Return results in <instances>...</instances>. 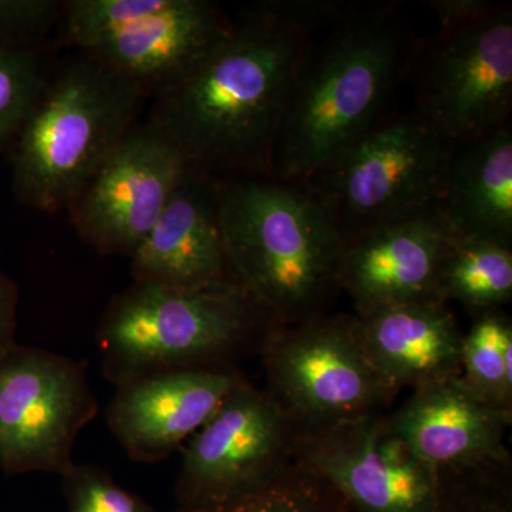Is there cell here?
<instances>
[{
	"label": "cell",
	"instance_id": "1",
	"mask_svg": "<svg viewBox=\"0 0 512 512\" xmlns=\"http://www.w3.org/2000/svg\"><path fill=\"white\" fill-rule=\"evenodd\" d=\"M339 3L268 0L245 9L231 33L146 120L190 170L220 180L272 178L276 137L320 29Z\"/></svg>",
	"mask_w": 512,
	"mask_h": 512
},
{
	"label": "cell",
	"instance_id": "2",
	"mask_svg": "<svg viewBox=\"0 0 512 512\" xmlns=\"http://www.w3.org/2000/svg\"><path fill=\"white\" fill-rule=\"evenodd\" d=\"M421 39L393 3L342 6L303 64L272 157V178L303 184L390 113Z\"/></svg>",
	"mask_w": 512,
	"mask_h": 512
},
{
	"label": "cell",
	"instance_id": "3",
	"mask_svg": "<svg viewBox=\"0 0 512 512\" xmlns=\"http://www.w3.org/2000/svg\"><path fill=\"white\" fill-rule=\"evenodd\" d=\"M220 217L235 279L279 325L328 313L343 241L311 192L274 178L224 180Z\"/></svg>",
	"mask_w": 512,
	"mask_h": 512
},
{
	"label": "cell",
	"instance_id": "4",
	"mask_svg": "<svg viewBox=\"0 0 512 512\" xmlns=\"http://www.w3.org/2000/svg\"><path fill=\"white\" fill-rule=\"evenodd\" d=\"M276 326L238 284L185 292L133 282L104 312L97 345L104 377L119 386L168 370L239 369Z\"/></svg>",
	"mask_w": 512,
	"mask_h": 512
},
{
	"label": "cell",
	"instance_id": "5",
	"mask_svg": "<svg viewBox=\"0 0 512 512\" xmlns=\"http://www.w3.org/2000/svg\"><path fill=\"white\" fill-rule=\"evenodd\" d=\"M147 97L89 56L67 64L37 97L9 147L13 191L37 211L69 207L140 121Z\"/></svg>",
	"mask_w": 512,
	"mask_h": 512
},
{
	"label": "cell",
	"instance_id": "6",
	"mask_svg": "<svg viewBox=\"0 0 512 512\" xmlns=\"http://www.w3.org/2000/svg\"><path fill=\"white\" fill-rule=\"evenodd\" d=\"M457 144L414 113H390L305 183L342 241L433 210Z\"/></svg>",
	"mask_w": 512,
	"mask_h": 512
},
{
	"label": "cell",
	"instance_id": "7",
	"mask_svg": "<svg viewBox=\"0 0 512 512\" xmlns=\"http://www.w3.org/2000/svg\"><path fill=\"white\" fill-rule=\"evenodd\" d=\"M414 113L453 143L512 124V8L474 0L421 39Z\"/></svg>",
	"mask_w": 512,
	"mask_h": 512
},
{
	"label": "cell",
	"instance_id": "8",
	"mask_svg": "<svg viewBox=\"0 0 512 512\" xmlns=\"http://www.w3.org/2000/svg\"><path fill=\"white\" fill-rule=\"evenodd\" d=\"M259 356L266 392L301 431L384 413L399 394L370 362L356 315L276 326Z\"/></svg>",
	"mask_w": 512,
	"mask_h": 512
},
{
	"label": "cell",
	"instance_id": "9",
	"mask_svg": "<svg viewBox=\"0 0 512 512\" xmlns=\"http://www.w3.org/2000/svg\"><path fill=\"white\" fill-rule=\"evenodd\" d=\"M99 414L87 363L19 345L0 356V470L62 477L77 436Z\"/></svg>",
	"mask_w": 512,
	"mask_h": 512
},
{
	"label": "cell",
	"instance_id": "10",
	"mask_svg": "<svg viewBox=\"0 0 512 512\" xmlns=\"http://www.w3.org/2000/svg\"><path fill=\"white\" fill-rule=\"evenodd\" d=\"M299 436L274 397L245 376L184 448L178 507L221 503L274 483L299 460Z\"/></svg>",
	"mask_w": 512,
	"mask_h": 512
},
{
	"label": "cell",
	"instance_id": "11",
	"mask_svg": "<svg viewBox=\"0 0 512 512\" xmlns=\"http://www.w3.org/2000/svg\"><path fill=\"white\" fill-rule=\"evenodd\" d=\"M299 458L352 512H440L439 474L393 430L387 412L301 431Z\"/></svg>",
	"mask_w": 512,
	"mask_h": 512
},
{
	"label": "cell",
	"instance_id": "12",
	"mask_svg": "<svg viewBox=\"0 0 512 512\" xmlns=\"http://www.w3.org/2000/svg\"><path fill=\"white\" fill-rule=\"evenodd\" d=\"M185 170L177 148L147 121H137L70 202V220L101 254L130 258L163 214Z\"/></svg>",
	"mask_w": 512,
	"mask_h": 512
},
{
	"label": "cell",
	"instance_id": "13",
	"mask_svg": "<svg viewBox=\"0 0 512 512\" xmlns=\"http://www.w3.org/2000/svg\"><path fill=\"white\" fill-rule=\"evenodd\" d=\"M222 185L220 178L185 170L156 225L130 255L134 282L185 292L238 284L222 237Z\"/></svg>",
	"mask_w": 512,
	"mask_h": 512
},
{
	"label": "cell",
	"instance_id": "14",
	"mask_svg": "<svg viewBox=\"0 0 512 512\" xmlns=\"http://www.w3.org/2000/svg\"><path fill=\"white\" fill-rule=\"evenodd\" d=\"M245 375L241 369H183L116 386L107 424L127 456L158 463L191 439Z\"/></svg>",
	"mask_w": 512,
	"mask_h": 512
},
{
	"label": "cell",
	"instance_id": "15",
	"mask_svg": "<svg viewBox=\"0 0 512 512\" xmlns=\"http://www.w3.org/2000/svg\"><path fill=\"white\" fill-rule=\"evenodd\" d=\"M453 239L433 210L349 239L340 255V291L348 292L357 316L439 299L437 275Z\"/></svg>",
	"mask_w": 512,
	"mask_h": 512
},
{
	"label": "cell",
	"instance_id": "16",
	"mask_svg": "<svg viewBox=\"0 0 512 512\" xmlns=\"http://www.w3.org/2000/svg\"><path fill=\"white\" fill-rule=\"evenodd\" d=\"M234 26L208 0H171L156 15L134 23L84 55L136 86L148 99L187 77L227 39Z\"/></svg>",
	"mask_w": 512,
	"mask_h": 512
},
{
	"label": "cell",
	"instance_id": "17",
	"mask_svg": "<svg viewBox=\"0 0 512 512\" xmlns=\"http://www.w3.org/2000/svg\"><path fill=\"white\" fill-rule=\"evenodd\" d=\"M393 430L437 474L470 470L510 457L512 414L471 392L460 376L413 390L389 413Z\"/></svg>",
	"mask_w": 512,
	"mask_h": 512
},
{
	"label": "cell",
	"instance_id": "18",
	"mask_svg": "<svg viewBox=\"0 0 512 512\" xmlns=\"http://www.w3.org/2000/svg\"><path fill=\"white\" fill-rule=\"evenodd\" d=\"M357 320L370 362L396 392L460 376L464 332L447 302H407Z\"/></svg>",
	"mask_w": 512,
	"mask_h": 512
},
{
	"label": "cell",
	"instance_id": "19",
	"mask_svg": "<svg viewBox=\"0 0 512 512\" xmlns=\"http://www.w3.org/2000/svg\"><path fill=\"white\" fill-rule=\"evenodd\" d=\"M433 211L454 238L512 248V124L457 144Z\"/></svg>",
	"mask_w": 512,
	"mask_h": 512
},
{
	"label": "cell",
	"instance_id": "20",
	"mask_svg": "<svg viewBox=\"0 0 512 512\" xmlns=\"http://www.w3.org/2000/svg\"><path fill=\"white\" fill-rule=\"evenodd\" d=\"M436 293L473 313L500 311L512 299V248L454 238L441 261Z\"/></svg>",
	"mask_w": 512,
	"mask_h": 512
},
{
	"label": "cell",
	"instance_id": "21",
	"mask_svg": "<svg viewBox=\"0 0 512 512\" xmlns=\"http://www.w3.org/2000/svg\"><path fill=\"white\" fill-rule=\"evenodd\" d=\"M460 379L484 402L512 414V322L503 309L474 315L461 343Z\"/></svg>",
	"mask_w": 512,
	"mask_h": 512
},
{
	"label": "cell",
	"instance_id": "22",
	"mask_svg": "<svg viewBox=\"0 0 512 512\" xmlns=\"http://www.w3.org/2000/svg\"><path fill=\"white\" fill-rule=\"evenodd\" d=\"M171 512H352L342 495L299 458L261 490L221 503L175 507Z\"/></svg>",
	"mask_w": 512,
	"mask_h": 512
},
{
	"label": "cell",
	"instance_id": "23",
	"mask_svg": "<svg viewBox=\"0 0 512 512\" xmlns=\"http://www.w3.org/2000/svg\"><path fill=\"white\" fill-rule=\"evenodd\" d=\"M171 0H72L62 5V40L89 52L134 23L156 15Z\"/></svg>",
	"mask_w": 512,
	"mask_h": 512
},
{
	"label": "cell",
	"instance_id": "24",
	"mask_svg": "<svg viewBox=\"0 0 512 512\" xmlns=\"http://www.w3.org/2000/svg\"><path fill=\"white\" fill-rule=\"evenodd\" d=\"M46 82L37 49L0 47V154L9 150Z\"/></svg>",
	"mask_w": 512,
	"mask_h": 512
},
{
	"label": "cell",
	"instance_id": "25",
	"mask_svg": "<svg viewBox=\"0 0 512 512\" xmlns=\"http://www.w3.org/2000/svg\"><path fill=\"white\" fill-rule=\"evenodd\" d=\"M440 512H512V460L439 474Z\"/></svg>",
	"mask_w": 512,
	"mask_h": 512
},
{
	"label": "cell",
	"instance_id": "26",
	"mask_svg": "<svg viewBox=\"0 0 512 512\" xmlns=\"http://www.w3.org/2000/svg\"><path fill=\"white\" fill-rule=\"evenodd\" d=\"M60 478L67 512H160L92 464L74 463Z\"/></svg>",
	"mask_w": 512,
	"mask_h": 512
},
{
	"label": "cell",
	"instance_id": "27",
	"mask_svg": "<svg viewBox=\"0 0 512 512\" xmlns=\"http://www.w3.org/2000/svg\"><path fill=\"white\" fill-rule=\"evenodd\" d=\"M60 10L55 0H0V47L37 49Z\"/></svg>",
	"mask_w": 512,
	"mask_h": 512
},
{
	"label": "cell",
	"instance_id": "28",
	"mask_svg": "<svg viewBox=\"0 0 512 512\" xmlns=\"http://www.w3.org/2000/svg\"><path fill=\"white\" fill-rule=\"evenodd\" d=\"M16 313L18 288L12 279L0 272V356L16 343Z\"/></svg>",
	"mask_w": 512,
	"mask_h": 512
}]
</instances>
